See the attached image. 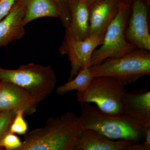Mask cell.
<instances>
[{
  "label": "cell",
  "mask_w": 150,
  "mask_h": 150,
  "mask_svg": "<svg viewBox=\"0 0 150 150\" xmlns=\"http://www.w3.org/2000/svg\"><path fill=\"white\" fill-rule=\"evenodd\" d=\"M123 115L139 123L145 129L150 127V91L146 88L125 92L122 99Z\"/></svg>",
  "instance_id": "8fae6325"
},
{
  "label": "cell",
  "mask_w": 150,
  "mask_h": 150,
  "mask_svg": "<svg viewBox=\"0 0 150 150\" xmlns=\"http://www.w3.org/2000/svg\"><path fill=\"white\" fill-rule=\"evenodd\" d=\"M89 68L93 77L110 76L125 79L133 83L150 74V51L137 48L121 57L108 58Z\"/></svg>",
  "instance_id": "5b68a950"
},
{
  "label": "cell",
  "mask_w": 150,
  "mask_h": 150,
  "mask_svg": "<svg viewBox=\"0 0 150 150\" xmlns=\"http://www.w3.org/2000/svg\"><path fill=\"white\" fill-rule=\"evenodd\" d=\"M25 9L23 23L26 25L37 19L44 17L60 18L61 13L54 0H17Z\"/></svg>",
  "instance_id": "9a60e30c"
},
{
  "label": "cell",
  "mask_w": 150,
  "mask_h": 150,
  "mask_svg": "<svg viewBox=\"0 0 150 150\" xmlns=\"http://www.w3.org/2000/svg\"><path fill=\"white\" fill-rule=\"evenodd\" d=\"M119 8L120 4L117 0H95L92 2L90 6L89 37L103 39Z\"/></svg>",
  "instance_id": "9c48e42d"
},
{
  "label": "cell",
  "mask_w": 150,
  "mask_h": 150,
  "mask_svg": "<svg viewBox=\"0 0 150 150\" xmlns=\"http://www.w3.org/2000/svg\"><path fill=\"white\" fill-rule=\"evenodd\" d=\"M144 1L146 2V4L149 7L150 6V0H144Z\"/></svg>",
  "instance_id": "cb8c5ba5"
},
{
  "label": "cell",
  "mask_w": 150,
  "mask_h": 150,
  "mask_svg": "<svg viewBox=\"0 0 150 150\" xmlns=\"http://www.w3.org/2000/svg\"><path fill=\"white\" fill-rule=\"evenodd\" d=\"M22 143L18 137L10 131L1 140L0 148L6 150H17L21 146Z\"/></svg>",
  "instance_id": "d6986e66"
},
{
  "label": "cell",
  "mask_w": 150,
  "mask_h": 150,
  "mask_svg": "<svg viewBox=\"0 0 150 150\" xmlns=\"http://www.w3.org/2000/svg\"><path fill=\"white\" fill-rule=\"evenodd\" d=\"M132 142L110 139L92 129L83 131L75 150H128Z\"/></svg>",
  "instance_id": "5bb4252c"
},
{
  "label": "cell",
  "mask_w": 150,
  "mask_h": 150,
  "mask_svg": "<svg viewBox=\"0 0 150 150\" xmlns=\"http://www.w3.org/2000/svg\"><path fill=\"white\" fill-rule=\"evenodd\" d=\"M54 1L61 13V16L59 19L65 28H67L69 25L70 21L68 0H54Z\"/></svg>",
  "instance_id": "ffe728a7"
},
{
  "label": "cell",
  "mask_w": 150,
  "mask_h": 150,
  "mask_svg": "<svg viewBox=\"0 0 150 150\" xmlns=\"http://www.w3.org/2000/svg\"><path fill=\"white\" fill-rule=\"evenodd\" d=\"M79 118L69 111L48 118L44 127L24 135L17 150H75L83 132Z\"/></svg>",
  "instance_id": "6da1fadb"
},
{
  "label": "cell",
  "mask_w": 150,
  "mask_h": 150,
  "mask_svg": "<svg viewBox=\"0 0 150 150\" xmlns=\"http://www.w3.org/2000/svg\"><path fill=\"white\" fill-rule=\"evenodd\" d=\"M87 0H68L70 21L66 33L75 40H84L89 37L90 6Z\"/></svg>",
  "instance_id": "7c38bea8"
},
{
  "label": "cell",
  "mask_w": 150,
  "mask_h": 150,
  "mask_svg": "<svg viewBox=\"0 0 150 150\" xmlns=\"http://www.w3.org/2000/svg\"><path fill=\"white\" fill-rule=\"evenodd\" d=\"M81 112L78 122L83 131L92 129L111 140L134 143L144 140L146 129L126 115H108L90 103H81Z\"/></svg>",
  "instance_id": "7a4b0ae2"
},
{
  "label": "cell",
  "mask_w": 150,
  "mask_h": 150,
  "mask_svg": "<svg viewBox=\"0 0 150 150\" xmlns=\"http://www.w3.org/2000/svg\"><path fill=\"white\" fill-rule=\"evenodd\" d=\"M129 81L110 76L94 77L85 91L77 92L79 102L93 103L102 112L112 116L123 115L122 99Z\"/></svg>",
  "instance_id": "277c9868"
},
{
  "label": "cell",
  "mask_w": 150,
  "mask_h": 150,
  "mask_svg": "<svg viewBox=\"0 0 150 150\" xmlns=\"http://www.w3.org/2000/svg\"><path fill=\"white\" fill-rule=\"evenodd\" d=\"M2 87V83L0 81V91Z\"/></svg>",
  "instance_id": "d4e9b609"
},
{
  "label": "cell",
  "mask_w": 150,
  "mask_h": 150,
  "mask_svg": "<svg viewBox=\"0 0 150 150\" xmlns=\"http://www.w3.org/2000/svg\"><path fill=\"white\" fill-rule=\"evenodd\" d=\"M93 78L89 68L86 67L80 71L72 79L58 86L56 88V93L59 95H63L73 90H76L79 92L84 91L89 86Z\"/></svg>",
  "instance_id": "2e32d148"
},
{
  "label": "cell",
  "mask_w": 150,
  "mask_h": 150,
  "mask_svg": "<svg viewBox=\"0 0 150 150\" xmlns=\"http://www.w3.org/2000/svg\"><path fill=\"white\" fill-rule=\"evenodd\" d=\"M0 81L19 86L29 92L39 103L54 91L57 79L51 66L29 63L21 65L16 69L0 67Z\"/></svg>",
  "instance_id": "3957f363"
},
{
  "label": "cell",
  "mask_w": 150,
  "mask_h": 150,
  "mask_svg": "<svg viewBox=\"0 0 150 150\" xmlns=\"http://www.w3.org/2000/svg\"><path fill=\"white\" fill-rule=\"evenodd\" d=\"M149 7L144 0H133L130 6L132 12L125 35L126 40L137 48L150 51Z\"/></svg>",
  "instance_id": "ba28073f"
},
{
  "label": "cell",
  "mask_w": 150,
  "mask_h": 150,
  "mask_svg": "<svg viewBox=\"0 0 150 150\" xmlns=\"http://www.w3.org/2000/svg\"><path fill=\"white\" fill-rule=\"evenodd\" d=\"M130 8L120 4L118 13L106 30L101 46L92 54L89 67L98 64L108 58L121 57L137 49L125 37Z\"/></svg>",
  "instance_id": "8992f818"
},
{
  "label": "cell",
  "mask_w": 150,
  "mask_h": 150,
  "mask_svg": "<svg viewBox=\"0 0 150 150\" xmlns=\"http://www.w3.org/2000/svg\"><path fill=\"white\" fill-rule=\"evenodd\" d=\"M103 39L88 37L84 40H75L65 33L64 40L59 48L60 54L67 55L71 62L69 81L81 70L89 67L92 54L98 46L102 44Z\"/></svg>",
  "instance_id": "52a82bcc"
},
{
  "label": "cell",
  "mask_w": 150,
  "mask_h": 150,
  "mask_svg": "<svg viewBox=\"0 0 150 150\" xmlns=\"http://www.w3.org/2000/svg\"><path fill=\"white\" fill-rule=\"evenodd\" d=\"M1 82L2 87L0 91V112L22 110L25 115H31L35 112L39 103L29 92L15 84Z\"/></svg>",
  "instance_id": "30bf717a"
},
{
  "label": "cell",
  "mask_w": 150,
  "mask_h": 150,
  "mask_svg": "<svg viewBox=\"0 0 150 150\" xmlns=\"http://www.w3.org/2000/svg\"><path fill=\"white\" fill-rule=\"evenodd\" d=\"M150 150V127L146 129L143 142L142 143H132L128 150Z\"/></svg>",
  "instance_id": "44dd1931"
},
{
  "label": "cell",
  "mask_w": 150,
  "mask_h": 150,
  "mask_svg": "<svg viewBox=\"0 0 150 150\" xmlns=\"http://www.w3.org/2000/svg\"><path fill=\"white\" fill-rule=\"evenodd\" d=\"M16 0H0V21L9 13Z\"/></svg>",
  "instance_id": "7402d4cb"
},
{
  "label": "cell",
  "mask_w": 150,
  "mask_h": 150,
  "mask_svg": "<svg viewBox=\"0 0 150 150\" xmlns=\"http://www.w3.org/2000/svg\"><path fill=\"white\" fill-rule=\"evenodd\" d=\"M23 110H19L16 112L13 121L11 124L10 131L13 134L24 135L27 133L28 126L24 118Z\"/></svg>",
  "instance_id": "e0dca14e"
},
{
  "label": "cell",
  "mask_w": 150,
  "mask_h": 150,
  "mask_svg": "<svg viewBox=\"0 0 150 150\" xmlns=\"http://www.w3.org/2000/svg\"><path fill=\"white\" fill-rule=\"evenodd\" d=\"M87 1H90L92 2L93 1H95V0H87Z\"/></svg>",
  "instance_id": "484cf974"
},
{
  "label": "cell",
  "mask_w": 150,
  "mask_h": 150,
  "mask_svg": "<svg viewBox=\"0 0 150 150\" xmlns=\"http://www.w3.org/2000/svg\"><path fill=\"white\" fill-rule=\"evenodd\" d=\"M18 110H9L0 112V142L4 136L10 132L11 124Z\"/></svg>",
  "instance_id": "ac0fdd59"
},
{
  "label": "cell",
  "mask_w": 150,
  "mask_h": 150,
  "mask_svg": "<svg viewBox=\"0 0 150 150\" xmlns=\"http://www.w3.org/2000/svg\"><path fill=\"white\" fill-rule=\"evenodd\" d=\"M24 14V7L16 0L9 13L0 21V48L23 37Z\"/></svg>",
  "instance_id": "4fadbf2b"
},
{
  "label": "cell",
  "mask_w": 150,
  "mask_h": 150,
  "mask_svg": "<svg viewBox=\"0 0 150 150\" xmlns=\"http://www.w3.org/2000/svg\"><path fill=\"white\" fill-rule=\"evenodd\" d=\"M118 2L127 8H130L133 0H117Z\"/></svg>",
  "instance_id": "603a6c76"
}]
</instances>
